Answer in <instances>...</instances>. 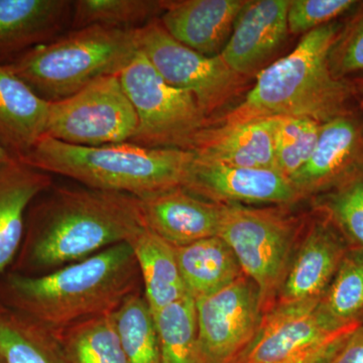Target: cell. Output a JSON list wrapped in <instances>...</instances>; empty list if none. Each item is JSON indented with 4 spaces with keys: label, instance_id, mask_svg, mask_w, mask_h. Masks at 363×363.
<instances>
[{
    "label": "cell",
    "instance_id": "6da1fadb",
    "mask_svg": "<svg viewBox=\"0 0 363 363\" xmlns=\"http://www.w3.org/2000/svg\"><path fill=\"white\" fill-rule=\"evenodd\" d=\"M145 228L140 198L92 188H58L28 208L25 236L9 271L40 276L130 242Z\"/></svg>",
    "mask_w": 363,
    "mask_h": 363
},
{
    "label": "cell",
    "instance_id": "7a4b0ae2",
    "mask_svg": "<svg viewBox=\"0 0 363 363\" xmlns=\"http://www.w3.org/2000/svg\"><path fill=\"white\" fill-rule=\"evenodd\" d=\"M140 281L133 247L119 243L40 276L6 272L0 277V304L58 334L113 314L125 298L140 292Z\"/></svg>",
    "mask_w": 363,
    "mask_h": 363
},
{
    "label": "cell",
    "instance_id": "3957f363",
    "mask_svg": "<svg viewBox=\"0 0 363 363\" xmlns=\"http://www.w3.org/2000/svg\"><path fill=\"white\" fill-rule=\"evenodd\" d=\"M336 21L306 35L290 54L259 72L243 101L214 124L234 125L267 118L298 117L323 124L352 111L350 80L334 77L329 55L342 28Z\"/></svg>",
    "mask_w": 363,
    "mask_h": 363
},
{
    "label": "cell",
    "instance_id": "277c9868",
    "mask_svg": "<svg viewBox=\"0 0 363 363\" xmlns=\"http://www.w3.org/2000/svg\"><path fill=\"white\" fill-rule=\"evenodd\" d=\"M194 152L150 149L130 142L82 147L45 135L20 161L97 190L138 198L182 187Z\"/></svg>",
    "mask_w": 363,
    "mask_h": 363
},
{
    "label": "cell",
    "instance_id": "5b68a950",
    "mask_svg": "<svg viewBox=\"0 0 363 363\" xmlns=\"http://www.w3.org/2000/svg\"><path fill=\"white\" fill-rule=\"evenodd\" d=\"M138 30L90 26L38 45L6 66L43 99L59 101L118 75L140 51Z\"/></svg>",
    "mask_w": 363,
    "mask_h": 363
},
{
    "label": "cell",
    "instance_id": "8992f818",
    "mask_svg": "<svg viewBox=\"0 0 363 363\" xmlns=\"http://www.w3.org/2000/svg\"><path fill=\"white\" fill-rule=\"evenodd\" d=\"M259 288L264 314L272 309L298 245V225L277 208L222 204L218 235Z\"/></svg>",
    "mask_w": 363,
    "mask_h": 363
},
{
    "label": "cell",
    "instance_id": "52a82bcc",
    "mask_svg": "<svg viewBox=\"0 0 363 363\" xmlns=\"http://www.w3.org/2000/svg\"><path fill=\"white\" fill-rule=\"evenodd\" d=\"M118 76L138 116L130 143L190 150L196 136L210 126L194 96L169 85L140 50Z\"/></svg>",
    "mask_w": 363,
    "mask_h": 363
},
{
    "label": "cell",
    "instance_id": "ba28073f",
    "mask_svg": "<svg viewBox=\"0 0 363 363\" xmlns=\"http://www.w3.org/2000/svg\"><path fill=\"white\" fill-rule=\"evenodd\" d=\"M136 128L138 116L119 76L108 75L50 102L45 135L69 145L99 147L130 142Z\"/></svg>",
    "mask_w": 363,
    "mask_h": 363
},
{
    "label": "cell",
    "instance_id": "9c48e42d",
    "mask_svg": "<svg viewBox=\"0 0 363 363\" xmlns=\"http://www.w3.org/2000/svg\"><path fill=\"white\" fill-rule=\"evenodd\" d=\"M140 51L169 85L187 91L208 121L245 85V77L234 72L221 58L204 56L181 44L160 20L138 28Z\"/></svg>",
    "mask_w": 363,
    "mask_h": 363
},
{
    "label": "cell",
    "instance_id": "30bf717a",
    "mask_svg": "<svg viewBox=\"0 0 363 363\" xmlns=\"http://www.w3.org/2000/svg\"><path fill=\"white\" fill-rule=\"evenodd\" d=\"M318 303L274 307L262 316L255 337L233 363H328L358 326L335 328Z\"/></svg>",
    "mask_w": 363,
    "mask_h": 363
},
{
    "label": "cell",
    "instance_id": "8fae6325",
    "mask_svg": "<svg viewBox=\"0 0 363 363\" xmlns=\"http://www.w3.org/2000/svg\"><path fill=\"white\" fill-rule=\"evenodd\" d=\"M195 302L196 363H233L255 337L264 316L259 288L242 274L219 292Z\"/></svg>",
    "mask_w": 363,
    "mask_h": 363
},
{
    "label": "cell",
    "instance_id": "7c38bea8",
    "mask_svg": "<svg viewBox=\"0 0 363 363\" xmlns=\"http://www.w3.org/2000/svg\"><path fill=\"white\" fill-rule=\"evenodd\" d=\"M362 169L363 113L352 109L321 124L311 157L290 182L301 199L330 192Z\"/></svg>",
    "mask_w": 363,
    "mask_h": 363
},
{
    "label": "cell",
    "instance_id": "4fadbf2b",
    "mask_svg": "<svg viewBox=\"0 0 363 363\" xmlns=\"http://www.w3.org/2000/svg\"><path fill=\"white\" fill-rule=\"evenodd\" d=\"M182 188L217 204L285 205L300 198L276 169L241 168L194 157Z\"/></svg>",
    "mask_w": 363,
    "mask_h": 363
},
{
    "label": "cell",
    "instance_id": "5bb4252c",
    "mask_svg": "<svg viewBox=\"0 0 363 363\" xmlns=\"http://www.w3.org/2000/svg\"><path fill=\"white\" fill-rule=\"evenodd\" d=\"M348 250L347 241L326 217L312 224L298 242L272 308L319 303Z\"/></svg>",
    "mask_w": 363,
    "mask_h": 363
},
{
    "label": "cell",
    "instance_id": "9a60e30c",
    "mask_svg": "<svg viewBox=\"0 0 363 363\" xmlns=\"http://www.w3.org/2000/svg\"><path fill=\"white\" fill-rule=\"evenodd\" d=\"M290 0L245 1L220 56L229 68L247 77L278 51L288 35Z\"/></svg>",
    "mask_w": 363,
    "mask_h": 363
},
{
    "label": "cell",
    "instance_id": "2e32d148",
    "mask_svg": "<svg viewBox=\"0 0 363 363\" xmlns=\"http://www.w3.org/2000/svg\"><path fill=\"white\" fill-rule=\"evenodd\" d=\"M145 228L175 247L218 235L222 204L182 187L140 198Z\"/></svg>",
    "mask_w": 363,
    "mask_h": 363
},
{
    "label": "cell",
    "instance_id": "e0dca14e",
    "mask_svg": "<svg viewBox=\"0 0 363 363\" xmlns=\"http://www.w3.org/2000/svg\"><path fill=\"white\" fill-rule=\"evenodd\" d=\"M245 4V0L167 1L160 21L181 44L204 56H218Z\"/></svg>",
    "mask_w": 363,
    "mask_h": 363
},
{
    "label": "cell",
    "instance_id": "ac0fdd59",
    "mask_svg": "<svg viewBox=\"0 0 363 363\" xmlns=\"http://www.w3.org/2000/svg\"><path fill=\"white\" fill-rule=\"evenodd\" d=\"M72 13L68 0H0V65L56 39Z\"/></svg>",
    "mask_w": 363,
    "mask_h": 363
},
{
    "label": "cell",
    "instance_id": "d6986e66",
    "mask_svg": "<svg viewBox=\"0 0 363 363\" xmlns=\"http://www.w3.org/2000/svg\"><path fill=\"white\" fill-rule=\"evenodd\" d=\"M278 123L279 118H267L234 125L214 124L196 136L190 152L199 159L227 166L276 169Z\"/></svg>",
    "mask_w": 363,
    "mask_h": 363
},
{
    "label": "cell",
    "instance_id": "ffe728a7",
    "mask_svg": "<svg viewBox=\"0 0 363 363\" xmlns=\"http://www.w3.org/2000/svg\"><path fill=\"white\" fill-rule=\"evenodd\" d=\"M52 186V175L20 160L0 167V277L20 252L28 208Z\"/></svg>",
    "mask_w": 363,
    "mask_h": 363
},
{
    "label": "cell",
    "instance_id": "44dd1931",
    "mask_svg": "<svg viewBox=\"0 0 363 363\" xmlns=\"http://www.w3.org/2000/svg\"><path fill=\"white\" fill-rule=\"evenodd\" d=\"M50 102L0 65V142L16 159L47 135Z\"/></svg>",
    "mask_w": 363,
    "mask_h": 363
},
{
    "label": "cell",
    "instance_id": "7402d4cb",
    "mask_svg": "<svg viewBox=\"0 0 363 363\" xmlns=\"http://www.w3.org/2000/svg\"><path fill=\"white\" fill-rule=\"evenodd\" d=\"M175 248L186 294L195 301L219 292L245 274L233 250L219 236Z\"/></svg>",
    "mask_w": 363,
    "mask_h": 363
},
{
    "label": "cell",
    "instance_id": "603a6c76",
    "mask_svg": "<svg viewBox=\"0 0 363 363\" xmlns=\"http://www.w3.org/2000/svg\"><path fill=\"white\" fill-rule=\"evenodd\" d=\"M130 245L145 286L143 296L152 315L186 295L174 245L147 228Z\"/></svg>",
    "mask_w": 363,
    "mask_h": 363
},
{
    "label": "cell",
    "instance_id": "cb8c5ba5",
    "mask_svg": "<svg viewBox=\"0 0 363 363\" xmlns=\"http://www.w3.org/2000/svg\"><path fill=\"white\" fill-rule=\"evenodd\" d=\"M0 347L6 363H68L56 333L1 304Z\"/></svg>",
    "mask_w": 363,
    "mask_h": 363
},
{
    "label": "cell",
    "instance_id": "d4e9b609",
    "mask_svg": "<svg viewBox=\"0 0 363 363\" xmlns=\"http://www.w3.org/2000/svg\"><path fill=\"white\" fill-rule=\"evenodd\" d=\"M317 310L335 328L363 323V250L350 247Z\"/></svg>",
    "mask_w": 363,
    "mask_h": 363
},
{
    "label": "cell",
    "instance_id": "484cf974",
    "mask_svg": "<svg viewBox=\"0 0 363 363\" xmlns=\"http://www.w3.org/2000/svg\"><path fill=\"white\" fill-rule=\"evenodd\" d=\"M57 335L68 363H128L113 314L86 320Z\"/></svg>",
    "mask_w": 363,
    "mask_h": 363
},
{
    "label": "cell",
    "instance_id": "4316f807",
    "mask_svg": "<svg viewBox=\"0 0 363 363\" xmlns=\"http://www.w3.org/2000/svg\"><path fill=\"white\" fill-rule=\"evenodd\" d=\"M159 337L161 363L197 362L196 302L188 294L152 315Z\"/></svg>",
    "mask_w": 363,
    "mask_h": 363
},
{
    "label": "cell",
    "instance_id": "83f0119b",
    "mask_svg": "<svg viewBox=\"0 0 363 363\" xmlns=\"http://www.w3.org/2000/svg\"><path fill=\"white\" fill-rule=\"evenodd\" d=\"M167 1L152 0H78L73 1V30L90 26L138 30L164 13Z\"/></svg>",
    "mask_w": 363,
    "mask_h": 363
},
{
    "label": "cell",
    "instance_id": "f1b7e54d",
    "mask_svg": "<svg viewBox=\"0 0 363 363\" xmlns=\"http://www.w3.org/2000/svg\"><path fill=\"white\" fill-rule=\"evenodd\" d=\"M113 319L128 363H161L156 323L143 294L125 298Z\"/></svg>",
    "mask_w": 363,
    "mask_h": 363
},
{
    "label": "cell",
    "instance_id": "f546056e",
    "mask_svg": "<svg viewBox=\"0 0 363 363\" xmlns=\"http://www.w3.org/2000/svg\"><path fill=\"white\" fill-rule=\"evenodd\" d=\"M319 208L350 247L363 250V169L342 185L321 195Z\"/></svg>",
    "mask_w": 363,
    "mask_h": 363
},
{
    "label": "cell",
    "instance_id": "4dcf8cb0",
    "mask_svg": "<svg viewBox=\"0 0 363 363\" xmlns=\"http://www.w3.org/2000/svg\"><path fill=\"white\" fill-rule=\"evenodd\" d=\"M321 123L308 118L281 117L274 140V166L277 171L290 180L309 161Z\"/></svg>",
    "mask_w": 363,
    "mask_h": 363
},
{
    "label": "cell",
    "instance_id": "1f68e13d",
    "mask_svg": "<svg viewBox=\"0 0 363 363\" xmlns=\"http://www.w3.org/2000/svg\"><path fill=\"white\" fill-rule=\"evenodd\" d=\"M352 11L329 55L332 74L341 80L363 74V1L358 2Z\"/></svg>",
    "mask_w": 363,
    "mask_h": 363
},
{
    "label": "cell",
    "instance_id": "d6a6232c",
    "mask_svg": "<svg viewBox=\"0 0 363 363\" xmlns=\"http://www.w3.org/2000/svg\"><path fill=\"white\" fill-rule=\"evenodd\" d=\"M355 0H290L288 30L292 35H306L315 28L338 20L355 9Z\"/></svg>",
    "mask_w": 363,
    "mask_h": 363
},
{
    "label": "cell",
    "instance_id": "836d02e7",
    "mask_svg": "<svg viewBox=\"0 0 363 363\" xmlns=\"http://www.w3.org/2000/svg\"><path fill=\"white\" fill-rule=\"evenodd\" d=\"M328 363H363V323L348 336Z\"/></svg>",
    "mask_w": 363,
    "mask_h": 363
},
{
    "label": "cell",
    "instance_id": "e575fe53",
    "mask_svg": "<svg viewBox=\"0 0 363 363\" xmlns=\"http://www.w3.org/2000/svg\"><path fill=\"white\" fill-rule=\"evenodd\" d=\"M348 80H350L351 84H352L353 89H354L355 93H357V96H359L360 100H363V74L348 79Z\"/></svg>",
    "mask_w": 363,
    "mask_h": 363
},
{
    "label": "cell",
    "instance_id": "d590c367",
    "mask_svg": "<svg viewBox=\"0 0 363 363\" xmlns=\"http://www.w3.org/2000/svg\"><path fill=\"white\" fill-rule=\"evenodd\" d=\"M16 157L9 152V150L4 147V143L0 142V167L4 166V164H7V162L13 161Z\"/></svg>",
    "mask_w": 363,
    "mask_h": 363
},
{
    "label": "cell",
    "instance_id": "8d00e7d4",
    "mask_svg": "<svg viewBox=\"0 0 363 363\" xmlns=\"http://www.w3.org/2000/svg\"><path fill=\"white\" fill-rule=\"evenodd\" d=\"M0 363H6V358H4V352H2L1 347H0Z\"/></svg>",
    "mask_w": 363,
    "mask_h": 363
},
{
    "label": "cell",
    "instance_id": "74e56055",
    "mask_svg": "<svg viewBox=\"0 0 363 363\" xmlns=\"http://www.w3.org/2000/svg\"><path fill=\"white\" fill-rule=\"evenodd\" d=\"M360 109H362L363 113V100H360Z\"/></svg>",
    "mask_w": 363,
    "mask_h": 363
}]
</instances>
